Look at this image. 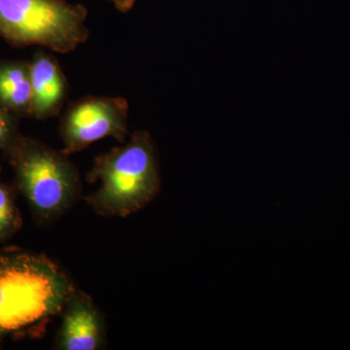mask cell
I'll list each match as a JSON object with an SVG mask.
<instances>
[{"instance_id": "cell-8", "label": "cell", "mask_w": 350, "mask_h": 350, "mask_svg": "<svg viewBox=\"0 0 350 350\" xmlns=\"http://www.w3.org/2000/svg\"><path fill=\"white\" fill-rule=\"evenodd\" d=\"M32 87L29 64L0 62V107L16 116H31Z\"/></svg>"}, {"instance_id": "cell-7", "label": "cell", "mask_w": 350, "mask_h": 350, "mask_svg": "<svg viewBox=\"0 0 350 350\" xmlns=\"http://www.w3.org/2000/svg\"><path fill=\"white\" fill-rule=\"evenodd\" d=\"M32 87L31 116L38 120L56 117L69 91L68 79L54 57L38 51L29 62Z\"/></svg>"}, {"instance_id": "cell-2", "label": "cell", "mask_w": 350, "mask_h": 350, "mask_svg": "<svg viewBox=\"0 0 350 350\" xmlns=\"http://www.w3.org/2000/svg\"><path fill=\"white\" fill-rule=\"evenodd\" d=\"M87 180L100 182V187L85 198L98 215L124 218L144 209L161 190L158 157L151 135L135 131L128 144L96 157Z\"/></svg>"}, {"instance_id": "cell-10", "label": "cell", "mask_w": 350, "mask_h": 350, "mask_svg": "<svg viewBox=\"0 0 350 350\" xmlns=\"http://www.w3.org/2000/svg\"><path fill=\"white\" fill-rule=\"evenodd\" d=\"M17 135V116L0 107V152H5Z\"/></svg>"}, {"instance_id": "cell-6", "label": "cell", "mask_w": 350, "mask_h": 350, "mask_svg": "<svg viewBox=\"0 0 350 350\" xmlns=\"http://www.w3.org/2000/svg\"><path fill=\"white\" fill-rule=\"evenodd\" d=\"M56 349L98 350L107 340V327L100 310L89 295L75 288L63 310Z\"/></svg>"}, {"instance_id": "cell-11", "label": "cell", "mask_w": 350, "mask_h": 350, "mask_svg": "<svg viewBox=\"0 0 350 350\" xmlns=\"http://www.w3.org/2000/svg\"><path fill=\"white\" fill-rule=\"evenodd\" d=\"M107 1L111 2L120 12L128 13L135 7L137 0H107Z\"/></svg>"}, {"instance_id": "cell-1", "label": "cell", "mask_w": 350, "mask_h": 350, "mask_svg": "<svg viewBox=\"0 0 350 350\" xmlns=\"http://www.w3.org/2000/svg\"><path fill=\"white\" fill-rule=\"evenodd\" d=\"M75 285L57 262L21 250L0 252V345L40 338Z\"/></svg>"}, {"instance_id": "cell-3", "label": "cell", "mask_w": 350, "mask_h": 350, "mask_svg": "<svg viewBox=\"0 0 350 350\" xmlns=\"http://www.w3.org/2000/svg\"><path fill=\"white\" fill-rule=\"evenodd\" d=\"M4 154L14 170L16 186L39 223L61 217L79 199V172L63 151L18 133Z\"/></svg>"}, {"instance_id": "cell-5", "label": "cell", "mask_w": 350, "mask_h": 350, "mask_svg": "<svg viewBox=\"0 0 350 350\" xmlns=\"http://www.w3.org/2000/svg\"><path fill=\"white\" fill-rule=\"evenodd\" d=\"M63 153L72 155L105 137L123 144L129 135V103L121 96H87L73 103L61 122Z\"/></svg>"}, {"instance_id": "cell-9", "label": "cell", "mask_w": 350, "mask_h": 350, "mask_svg": "<svg viewBox=\"0 0 350 350\" xmlns=\"http://www.w3.org/2000/svg\"><path fill=\"white\" fill-rule=\"evenodd\" d=\"M23 219L16 204L14 191L0 181V243L8 241L20 231Z\"/></svg>"}, {"instance_id": "cell-4", "label": "cell", "mask_w": 350, "mask_h": 350, "mask_svg": "<svg viewBox=\"0 0 350 350\" xmlns=\"http://www.w3.org/2000/svg\"><path fill=\"white\" fill-rule=\"evenodd\" d=\"M88 10L66 0H0V36L14 47L68 54L89 38Z\"/></svg>"}]
</instances>
